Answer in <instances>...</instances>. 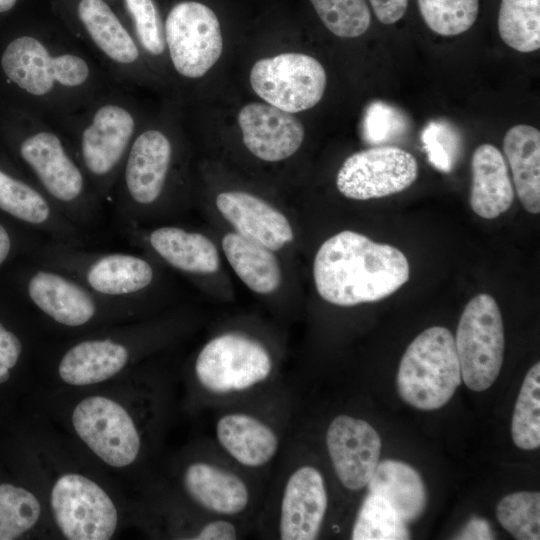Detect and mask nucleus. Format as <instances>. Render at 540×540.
I'll use <instances>...</instances> for the list:
<instances>
[{
    "label": "nucleus",
    "mask_w": 540,
    "mask_h": 540,
    "mask_svg": "<svg viewBox=\"0 0 540 540\" xmlns=\"http://www.w3.org/2000/svg\"><path fill=\"white\" fill-rule=\"evenodd\" d=\"M71 422L80 440L106 465L125 468L143 451V432L133 414L119 401L104 395L83 398Z\"/></svg>",
    "instance_id": "16"
},
{
    "label": "nucleus",
    "mask_w": 540,
    "mask_h": 540,
    "mask_svg": "<svg viewBox=\"0 0 540 540\" xmlns=\"http://www.w3.org/2000/svg\"><path fill=\"white\" fill-rule=\"evenodd\" d=\"M496 516L516 539H540L539 492L520 491L503 497L497 504Z\"/></svg>",
    "instance_id": "35"
},
{
    "label": "nucleus",
    "mask_w": 540,
    "mask_h": 540,
    "mask_svg": "<svg viewBox=\"0 0 540 540\" xmlns=\"http://www.w3.org/2000/svg\"><path fill=\"white\" fill-rule=\"evenodd\" d=\"M325 27L341 38H356L370 26L366 0H310Z\"/></svg>",
    "instance_id": "37"
},
{
    "label": "nucleus",
    "mask_w": 540,
    "mask_h": 540,
    "mask_svg": "<svg viewBox=\"0 0 540 540\" xmlns=\"http://www.w3.org/2000/svg\"><path fill=\"white\" fill-rule=\"evenodd\" d=\"M222 249L236 275L250 290L270 294L279 288L281 269L273 251L234 232L224 235Z\"/></svg>",
    "instance_id": "29"
},
{
    "label": "nucleus",
    "mask_w": 540,
    "mask_h": 540,
    "mask_svg": "<svg viewBox=\"0 0 540 540\" xmlns=\"http://www.w3.org/2000/svg\"><path fill=\"white\" fill-rule=\"evenodd\" d=\"M375 16L383 24H394L405 14L408 0H369Z\"/></svg>",
    "instance_id": "42"
},
{
    "label": "nucleus",
    "mask_w": 540,
    "mask_h": 540,
    "mask_svg": "<svg viewBox=\"0 0 540 540\" xmlns=\"http://www.w3.org/2000/svg\"><path fill=\"white\" fill-rule=\"evenodd\" d=\"M396 382L400 397L418 410L447 404L462 382L451 331L433 326L421 332L404 352Z\"/></svg>",
    "instance_id": "12"
},
{
    "label": "nucleus",
    "mask_w": 540,
    "mask_h": 540,
    "mask_svg": "<svg viewBox=\"0 0 540 540\" xmlns=\"http://www.w3.org/2000/svg\"><path fill=\"white\" fill-rule=\"evenodd\" d=\"M175 479L174 494L196 510L252 525L269 480L236 465L211 440L185 455Z\"/></svg>",
    "instance_id": "9"
},
{
    "label": "nucleus",
    "mask_w": 540,
    "mask_h": 540,
    "mask_svg": "<svg viewBox=\"0 0 540 540\" xmlns=\"http://www.w3.org/2000/svg\"><path fill=\"white\" fill-rule=\"evenodd\" d=\"M422 142L430 163L449 172L455 158L458 140L453 129L442 122H431L422 133Z\"/></svg>",
    "instance_id": "40"
},
{
    "label": "nucleus",
    "mask_w": 540,
    "mask_h": 540,
    "mask_svg": "<svg viewBox=\"0 0 540 540\" xmlns=\"http://www.w3.org/2000/svg\"><path fill=\"white\" fill-rule=\"evenodd\" d=\"M501 39L512 49L528 53L540 48V0H501L498 15Z\"/></svg>",
    "instance_id": "30"
},
{
    "label": "nucleus",
    "mask_w": 540,
    "mask_h": 540,
    "mask_svg": "<svg viewBox=\"0 0 540 540\" xmlns=\"http://www.w3.org/2000/svg\"><path fill=\"white\" fill-rule=\"evenodd\" d=\"M46 238L0 215V279L18 259L30 255Z\"/></svg>",
    "instance_id": "39"
},
{
    "label": "nucleus",
    "mask_w": 540,
    "mask_h": 540,
    "mask_svg": "<svg viewBox=\"0 0 540 540\" xmlns=\"http://www.w3.org/2000/svg\"><path fill=\"white\" fill-rule=\"evenodd\" d=\"M30 258L61 270L106 298L141 302L157 281L152 261L139 254L90 251L46 239Z\"/></svg>",
    "instance_id": "11"
},
{
    "label": "nucleus",
    "mask_w": 540,
    "mask_h": 540,
    "mask_svg": "<svg viewBox=\"0 0 540 540\" xmlns=\"http://www.w3.org/2000/svg\"><path fill=\"white\" fill-rule=\"evenodd\" d=\"M18 0H0V13L10 11Z\"/></svg>",
    "instance_id": "44"
},
{
    "label": "nucleus",
    "mask_w": 540,
    "mask_h": 540,
    "mask_svg": "<svg viewBox=\"0 0 540 540\" xmlns=\"http://www.w3.org/2000/svg\"><path fill=\"white\" fill-rule=\"evenodd\" d=\"M250 84L268 104L294 114L320 102L327 76L314 57L282 53L258 60L251 69Z\"/></svg>",
    "instance_id": "20"
},
{
    "label": "nucleus",
    "mask_w": 540,
    "mask_h": 540,
    "mask_svg": "<svg viewBox=\"0 0 540 540\" xmlns=\"http://www.w3.org/2000/svg\"><path fill=\"white\" fill-rule=\"evenodd\" d=\"M212 412L214 445L242 469L269 479L298 419L294 385L280 381Z\"/></svg>",
    "instance_id": "6"
},
{
    "label": "nucleus",
    "mask_w": 540,
    "mask_h": 540,
    "mask_svg": "<svg viewBox=\"0 0 540 540\" xmlns=\"http://www.w3.org/2000/svg\"><path fill=\"white\" fill-rule=\"evenodd\" d=\"M272 350L243 331H225L208 339L191 366V393L200 408L214 410L280 382Z\"/></svg>",
    "instance_id": "7"
},
{
    "label": "nucleus",
    "mask_w": 540,
    "mask_h": 540,
    "mask_svg": "<svg viewBox=\"0 0 540 540\" xmlns=\"http://www.w3.org/2000/svg\"><path fill=\"white\" fill-rule=\"evenodd\" d=\"M152 329L151 325L125 328L69 344L58 359L59 378L68 385L89 386L119 375L153 344Z\"/></svg>",
    "instance_id": "15"
},
{
    "label": "nucleus",
    "mask_w": 540,
    "mask_h": 540,
    "mask_svg": "<svg viewBox=\"0 0 540 540\" xmlns=\"http://www.w3.org/2000/svg\"><path fill=\"white\" fill-rule=\"evenodd\" d=\"M176 163L167 129L143 124L120 170L111 202L123 228L142 226L167 200Z\"/></svg>",
    "instance_id": "10"
},
{
    "label": "nucleus",
    "mask_w": 540,
    "mask_h": 540,
    "mask_svg": "<svg viewBox=\"0 0 540 540\" xmlns=\"http://www.w3.org/2000/svg\"><path fill=\"white\" fill-rule=\"evenodd\" d=\"M164 34L171 67L183 79L203 77L223 50L216 14L198 1L183 0L174 4L164 21Z\"/></svg>",
    "instance_id": "18"
},
{
    "label": "nucleus",
    "mask_w": 540,
    "mask_h": 540,
    "mask_svg": "<svg viewBox=\"0 0 540 540\" xmlns=\"http://www.w3.org/2000/svg\"><path fill=\"white\" fill-rule=\"evenodd\" d=\"M49 122L68 141L100 200L111 201L124 160L144 124L126 86L115 83L82 109Z\"/></svg>",
    "instance_id": "4"
},
{
    "label": "nucleus",
    "mask_w": 540,
    "mask_h": 540,
    "mask_svg": "<svg viewBox=\"0 0 540 540\" xmlns=\"http://www.w3.org/2000/svg\"><path fill=\"white\" fill-rule=\"evenodd\" d=\"M243 143L257 158L278 162L292 156L304 139V127L293 113L270 104L249 103L238 114Z\"/></svg>",
    "instance_id": "24"
},
{
    "label": "nucleus",
    "mask_w": 540,
    "mask_h": 540,
    "mask_svg": "<svg viewBox=\"0 0 540 540\" xmlns=\"http://www.w3.org/2000/svg\"><path fill=\"white\" fill-rule=\"evenodd\" d=\"M50 507L60 533L69 540H108L118 526L110 495L83 474L59 476L51 487Z\"/></svg>",
    "instance_id": "19"
},
{
    "label": "nucleus",
    "mask_w": 540,
    "mask_h": 540,
    "mask_svg": "<svg viewBox=\"0 0 540 540\" xmlns=\"http://www.w3.org/2000/svg\"><path fill=\"white\" fill-rule=\"evenodd\" d=\"M70 35L116 83H141L147 62L128 28L106 0H74Z\"/></svg>",
    "instance_id": "13"
},
{
    "label": "nucleus",
    "mask_w": 540,
    "mask_h": 540,
    "mask_svg": "<svg viewBox=\"0 0 540 540\" xmlns=\"http://www.w3.org/2000/svg\"><path fill=\"white\" fill-rule=\"evenodd\" d=\"M504 154L510 165L517 196L532 214L540 212V132L518 124L503 139Z\"/></svg>",
    "instance_id": "27"
},
{
    "label": "nucleus",
    "mask_w": 540,
    "mask_h": 540,
    "mask_svg": "<svg viewBox=\"0 0 540 540\" xmlns=\"http://www.w3.org/2000/svg\"><path fill=\"white\" fill-rule=\"evenodd\" d=\"M127 28L145 61L160 62L166 55L164 22L155 0H121Z\"/></svg>",
    "instance_id": "31"
},
{
    "label": "nucleus",
    "mask_w": 540,
    "mask_h": 540,
    "mask_svg": "<svg viewBox=\"0 0 540 540\" xmlns=\"http://www.w3.org/2000/svg\"><path fill=\"white\" fill-rule=\"evenodd\" d=\"M471 209L484 219H495L514 200V190L501 151L488 143L478 146L471 159Z\"/></svg>",
    "instance_id": "26"
},
{
    "label": "nucleus",
    "mask_w": 540,
    "mask_h": 540,
    "mask_svg": "<svg viewBox=\"0 0 540 540\" xmlns=\"http://www.w3.org/2000/svg\"><path fill=\"white\" fill-rule=\"evenodd\" d=\"M134 245L147 248L170 267L189 275H210L220 266L215 244L204 234L175 225L123 228Z\"/></svg>",
    "instance_id": "23"
},
{
    "label": "nucleus",
    "mask_w": 540,
    "mask_h": 540,
    "mask_svg": "<svg viewBox=\"0 0 540 540\" xmlns=\"http://www.w3.org/2000/svg\"><path fill=\"white\" fill-rule=\"evenodd\" d=\"M324 445L339 484L351 492L365 488L380 459L381 438L366 420L335 415L324 432Z\"/></svg>",
    "instance_id": "22"
},
{
    "label": "nucleus",
    "mask_w": 540,
    "mask_h": 540,
    "mask_svg": "<svg viewBox=\"0 0 540 540\" xmlns=\"http://www.w3.org/2000/svg\"><path fill=\"white\" fill-rule=\"evenodd\" d=\"M366 487L367 493L387 500L405 523L418 519L425 509L424 482L420 474L403 461H379Z\"/></svg>",
    "instance_id": "28"
},
{
    "label": "nucleus",
    "mask_w": 540,
    "mask_h": 540,
    "mask_svg": "<svg viewBox=\"0 0 540 540\" xmlns=\"http://www.w3.org/2000/svg\"><path fill=\"white\" fill-rule=\"evenodd\" d=\"M454 340L464 384L476 392L491 387L505 349L501 311L491 295L480 293L466 304Z\"/></svg>",
    "instance_id": "14"
},
{
    "label": "nucleus",
    "mask_w": 540,
    "mask_h": 540,
    "mask_svg": "<svg viewBox=\"0 0 540 540\" xmlns=\"http://www.w3.org/2000/svg\"><path fill=\"white\" fill-rule=\"evenodd\" d=\"M308 435L297 422L276 462L256 514L253 531L261 539L320 538L329 510L324 472L312 459Z\"/></svg>",
    "instance_id": "3"
},
{
    "label": "nucleus",
    "mask_w": 540,
    "mask_h": 540,
    "mask_svg": "<svg viewBox=\"0 0 540 540\" xmlns=\"http://www.w3.org/2000/svg\"><path fill=\"white\" fill-rule=\"evenodd\" d=\"M462 537L465 539H487L493 538L490 532L489 525L482 519H474L470 521L465 528V532L462 533Z\"/></svg>",
    "instance_id": "43"
},
{
    "label": "nucleus",
    "mask_w": 540,
    "mask_h": 540,
    "mask_svg": "<svg viewBox=\"0 0 540 540\" xmlns=\"http://www.w3.org/2000/svg\"><path fill=\"white\" fill-rule=\"evenodd\" d=\"M215 203L236 233L271 251L280 250L294 238L285 215L255 195L226 191L217 195Z\"/></svg>",
    "instance_id": "25"
},
{
    "label": "nucleus",
    "mask_w": 540,
    "mask_h": 540,
    "mask_svg": "<svg viewBox=\"0 0 540 540\" xmlns=\"http://www.w3.org/2000/svg\"><path fill=\"white\" fill-rule=\"evenodd\" d=\"M406 123L399 110L382 102H374L365 115L364 133L370 143H382L400 135Z\"/></svg>",
    "instance_id": "41"
},
{
    "label": "nucleus",
    "mask_w": 540,
    "mask_h": 540,
    "mask_svg": "<svg viewBox=\"0 0 540 540\" xmlns=\"http://www.w3.org/2000/svg\"><path fill=\"white\" fill-rule=\"evenodd\" d=\"M2 279L25 306L66 329L126 321L142 312L141 302L101 296L71 275L29 256L15 261Z\"/></svg>",
    "instance_id": "8"
},
{
    "label": "nucleus",
    "mask_w": 540,
    "mask_h": 540,
    "mask_svg": "<svg viewBox=\"0 0 540 540\" xmlns=\"http://www.w3.org/2000/svg\"><path fill=\"white\" fill-rule=\"evenodd\" d=\"M0 215L48 240L86 247L91 238L72 223L2 149Z\"/></svg>",
    "instance_id": "17"
},
{
    "label": "nucleus",
    "mask_w": 540,
    "mask_h": 540,
    "mask_svg": "<svg viewBox=\"0 0 540 540\" xmlns=\"http://www.w3.org/2000/svg\"><path fill=\"white\" fill-rule=\"evenodd\" d=\"M409 277V262L402 251L351 230L324 241L313 263L319 296L340 307L382 300L400 289Z\"/></svg>",
    "instance_id": "5"
},
{
    "label": "nucleus",
    "mask_w": 540,
    "mask_h": 540,
    "mask_svg": "<svg viewBox=\"0 0 540 540\" xmlns=\"http://www.w3.org/2000/svg\"><path fill=\"white\" fill-rule=\"evenodd\" d=\"M406 524L383 497L367 493L352 524L353 540L407 539Z\"/></svg>",
    "instance_id": "32"
},
{
    "label": "nucleus",
    "mask_w": 540,
    "mask_h": 540,
    "mask_svg": "<svg viewBox=\"0 0 540 540\" xmlns=\"http://www.w3.org/2000/svg\"><path fill=\"white\" fill-rule=\"evenodd\" d=\"M41 504L31 491L0 484V540L17 539L38 522Z\"/></svg>",
    "instance_id": "34"
},
{
    "label": "nucleus",
    "mask_w": 540,
    "mask_h": 540,
    "mask_svg": "<svg viewBox=\"0 0 540 540\" xmlns=\"http://www.w3.org/2000/svg\"><path fill=\"white\" fill-rule=\"evenodd\" d=\"M0 142L2 150L72 223L88 234L99 225L103 202L66 138L49 121L1 103Z\"/></svg>",
    "instance_id": "2"
},
{
    "label": "nucleus",
    "mask_w": 540,
    "mask_h": 540,
    "mask_svg": "<svg viewBox=\"0 0 540 540\" xmlns=\"http://www.w3.org/2000/svg\"><path fill=\"white\" fill-rule=\"evenodd\" d=\"M511 435L514 444L523 450L540 446V363L527 372L515 404Z\"/></svg>",
    "instance_id": "33"
},
{
    "label": "nucleus",
    "mask_w": 540,
    "mask_h": 540,
    "mask_svg": "<svg viewBox=\"0 0 540 540\" xmlns=\"http://www.w3.org/2000/svg\"><path fill=\"white\" fill-rule=\"evenodd\" d=\"M418 176L414 156L396 146H377L350 155L340 167L336 186L353 200L382 198L404 191Z\"/></svg>",
    "instance_id": "21"
},
{
    "label": "nucleus",
    "mask_w": 540,
    "mask_h": 540,
    "mask_svg": "<svg viewBox=\"0 0 540 540\" xmlns=\"http://www.w3.org/2000/svg\"><path fill=\"white\" fill-rule=\"evenodd\" d=\"M115 83L70 34L34 28L0 41L1 103L47 121L82 109Z\"/></svg>",
    "instance_id": "1"
},
{
    "label": "nucleus",
    "mask_w": 540,
    "mask_h": 540,
    "mask_svg": "<svg viewBox=\"0 0 540 540\" xmlns=\"http://www.w3.org/2000/svg\"><path fill=\"white\" fill-rule=\"evenodd\" d=\"M20 299L0 279V384L6 382L11 371L20 363L26 349L23 335L11 319Z\"/></svg>",
    "instance_id": "38"
},
{
    "label": "nucleus",
    "mask_w": 540,
    "mask_h": 540,
    "mask_svg": "<svg viewBox=\"0 0 540 540\" xmlns=\"http://www.w3.org/2000/svg\"><path fill=\"white\" fill-rule=\"evenodd\" d=\"M426 25L442 36L459 35L472 27L479 0H417Z\"/></svg>",
    "instance_id": "36"
}]
</instances>
